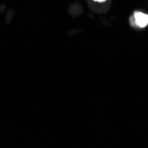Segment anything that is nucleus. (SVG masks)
I'll list each match as a JSON object with an SVG mask.
<instances>
[{
	"mask_svg": "<svg viewBox=\"0 0 148 148\" xmlns=\"http://www.w3.org/2000/svg\"><path fill=\"white\" fill-rule=\"evenodd\" d=\"M134 18H135L136 25L140 28H145L148 24V15L141 12H135L134 13Z\"/></svg>",
	"mask_w": 148,
	"mask_h": 148,
	"instance_id": "nucleus-1",
	"label": "nucleus"
},
{
	"mask_svg": "<svg viewBox=\"0 0 148 148\" xmlns=\"http://www.w3.org/2000/svg\"><path fill=\"white\" fill-rule=\"evenodd\" d=\"M130 22H131V25H132V26H134V25H136L135 18H134V17H131V18H130Z\"/></svg>",
	"mask_w": 148,
	"mask_h": 148,
	"instance_id": "nucleus-2",
	"label": "nucleus"
},
{
	"mask_svg": "<svg viewBox=\"0 0 148 148\" xmlns=\"http://www.w3.org/2000/svg\"><path fill=\"white\" fill-rule=\"evenodd\" d=\"M94 1H97V2H105L106 0H94Z\"/></svg>",
	"mask_w": 148,
	"mask_h": 148,
	"instance_id": "nucleus-3",
	"label": "nucleus"
}]
</instances>
